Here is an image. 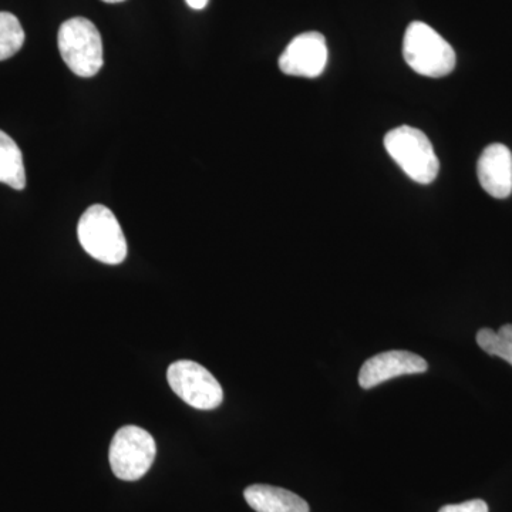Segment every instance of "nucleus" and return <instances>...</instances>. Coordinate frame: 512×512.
<instances>
[{
    "instance_id": "9d476101",
    "label": "nucleus",
    "mask_w": 512,
    "mask_h": 512,
    "mask_svg": "<svg viewBox=\"0 0 512 512\" xmlns=\"http://www.w3.org/2000/svg\"><path fill=\"white\" fill-rule=\"evenodd\" d=\"M249 507L256 512H309L308 503L285 488L255 484L244 491Z\"/></svg>"
},
{
    "instance_id": "2eb2a0df",
    "label": "nucleus",
    "mask_w": 512,
    "mask_h": 512,
    "mask_svg": "<svg viewBox=\"0 0 512 512\" xmlns=\"http://www.w3.org/2000/svg\"><path fill=\"white\" fill-rule=\"evenodd\" d=\"M185 2H187V5L190 6L191 9L202 10L207 8L210 0H185Z\"/></svg>"
},
{
    "instance_id": "9b49d317",
    "label": "nucleus",
    "mask_w": 512,
    "mask_h": 512,
    "mask_svg": "<svg viewBox=\"0 0 512 512\" xmlns=\"http://www.w3.org/2000/svg\"><path fill=\"white\" fill-rule=\"evenodd\" d=\"M0 183L13 190L26 187V171L22 151L12 137L0 130Z\"/></svg>"
},
{
    "instance_id": "6e6552de",
    "label": "nucleus",
    "mask_w": 512,
    "mask_h": 512,
    "mask_svg": "<svg viewBox=\"0 0 512 512\" xmlns=\"http://www.w3.org/2000/svg\"><path fill=\"white\" fill-rule=\"evenodd\" d=\"M429 369L426 360L406 350H390L370 357L359 372V384L363 389H372L387 380L404 375H416Z\"/></svg>"
},
{
    "instance_id": "0eeeda50",
    "label": "nucleus",
    "mask_w": 512,
    "mask_h": 512,
    "mask_svg": "<svg viewBox=\"0 0 512 512\" xmlns=\"http://www.w3.org/2000/svg\"><path fill=\"white\" fill-rule=\"evenodd\" d=\"M328 45L318 32L296 36L279 57V69L288 76L318 77L328 64Z\"/></svg>"
},
{
    "instance_id": "4468645a",
    "label": "nucleus",
    "mask_w": 512,
    "mask_h": 512,
    "mask_svg": "<svg viewBox=\"0 0 512 512\" xmlns=\"http://www.w3.org/2000/svg\"><path fill=\"white\" fill-rule=\"evenodd\" d=\"M439 512H488V505L483 500H471L461 504L444 505Z\"/></svg>"
},
{
    "instance_id": "f8f14e48",
    "label": "nucleus",
    "mask_w": 512,
    "mask_h": 512,
    "mask_svg": "<svg viewBox=\"0 0 512 512\" xmlns=\"http://www.w3.org/2000/svg\"><path fill=\"white\" fill-rule=\"evenodd\" d=\"M477 343L488 355L501 357L512 366V325H504L497 332L487 328L478 330Z\"/></svg>"
},
{
    "instance_id": "7ed1b4c3",
    "label": "nucleus",
    "mask_w": 512,
    "mask_h": 512,
    "mask_svg": "<svg viewBox=\"0 0 512 512\" xmlns=\"http://www.w3.org/2000/svg\"><path fill=\"white\" fill-rule=\"evenodd\" d=\"M403 57L414 72L426 77L448 76L457 63L450 43L423 22L410 23L404 33Z\"/></svg>"
},
{
    "instance_id": "423d86ee",
    "label": "nucleus",
    "mask_w": 512,
    "mask_h": 512,
    "mask_svg": "<svg viewBox=\"0 0 512 512\" xmlns=\"http://www.w3.org/2000/svg\"><path fill=\"white\" fill-rule=\"evenodd\" d=\"M167 380L173 392L194 409L214 410L224 400L220 382L204 366L191 360L170 365Z\"/></svg>"
},
{
    "instance_id": "f03ea898",
    "label": "nucleus",
    "mask_w": 512,
    "mask_h": 512,
    "mask_svg": "<svg viewBox=\"0 0 512 512\" xmlns=\"http://www.w3.org/2000/svg\"><path fill=\"white\" fill-rule=\"evenodd\" d=\"M77 237L84 251L107 265L127 258V241L116 215L104 205H92L80 218Z\"/></svg>"
},
{
    "instance_id": "dca6fc26",
    "label": "nucleus",
    "mask_w": 512,
    "mask_h": 512,
    "mask_svg": "<svg viewBox=\"0 0 512 512\" xmlns=\"http://www.w3.org/2000/svg\"><path fill=\"white\" fill-rule=\"evenodd\" d=\"M103 2H106V3H120V2H124V0H103Z\"/></svg>"
},
{
    "instance_id": "ddd939ff",
    "label": "nucleus",
    "mask_w": 512,
    "mask_h": 512,
    "mask_svg": "<svg viewBox=\"0 0 512 512\" xmlns=\"http://www.w3.org/2000/svg\"><path fill=\"white\" fill-rule=\"evenodd\" d=\"M25 32L15 15L0 12V62L8 60L22 49Z\"/></svg>"
},
{
    "instance_id": "39448f33",
    "label": "nucleus",
    "mask_w": 512,
    "mask_h": 512,
    "mask_svg": "<svg viewBox=\"0 0 512 512\" xmlns=\"http://www.w3.org/2000/svg\"><path fill=\"white\" fill-rule=\"evenodd\" d=\"M157 456V444L147 430L126 426L117 431L110 444L109 460L114 476L137 481L146 476Z\"/></svg>"
},
{
    "instance_id": "f257e3e1",
    "label": "nucleus",
    "mask_w": 512,
    "mask_h": 512,
    "mask_svg": "<svg viewBox=\"0 0 512 512\" xmlns=\"http://www.w3.org/2000/svg\"><path fill=\"white\" fill-rule=\"evenodd\" d=\"M384 148L414 183L431 184L439 175V158L429 137L419 128H394L384 137Z\"/></svg>"
},
{
    "instance_id": "20e7f679",
    "label": "nucleus",
    "mask_w": 512,
    "mask_h": 512,
    "mask_svg": "<svg viewBox=\"0 0 512 512\" xmlns=\"http://www.w3.org/2000/svg\"><path fill=\"white\" fill-rule=\"evenodd\" d=\"M57 45L63 62L79 77H93L103 67V40L86 18L66 20L59 29Z\"/></svg>"
},
{
    "instance_id": "1a4fd4ad",
    "label": "nucleus",
    "mask_w": 512,
    "mask_h": 512,
    "mask_svg": "<svg viewBox=\"0 0 512 512\" xmlns=\"http://www.w3.org/2000/svg\"><path fill=\"white\" fill-rule=\"evenodd\" d=\"M478 181L491 197L504 200L512 192V154L504 144H491L477 164Z\"/></svg>"
}]
</instances>
